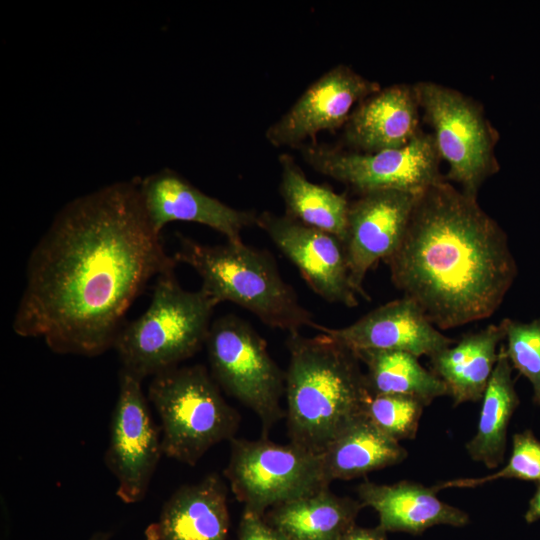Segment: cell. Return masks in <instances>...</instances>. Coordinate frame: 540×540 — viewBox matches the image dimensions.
Masks as SVG:
<instances>
[{
    "label": "cell",
    "mask_w": 540,
    "mask_h": 540,
    "mask_svg": "<svg viewBox=\"0 0 540 540\" xmlns=\"http://www.w3.org/2000/svg\"><path fill=\"white\" fill-rule=\"evenodd\" d=\"M144 210L136 180L65 205L30 253L12 328L57 354L96 357L113 348L148 283L174 271Z\"/></svg>",
    "instance_id": "1"
},
{
    "label": "cell",
    "mask_w": 540,
    "mask_h": 540,
    "mask_svg": "<svg viewBox=\"0 0 540 540\" xmlns=\"http://www.w3.org/2000/svg\"><path fill=\"white\" fill-rule=\"evenodd\" d=\"M385 262L394 286L441 330L490 317L518 274L504 230L444 176L419 194Z\"/></svg>",
    "instance_id": "2"
},
{
    "label": "cell",
    "mask_w": 540,
    "mask_h": 540,
    "mask_svg": "<svg viewBox=\"0 0 540 540\" xmlns=\"http://www.w3.org/2000/svg\"><path fill=\"white\" fill-rule=\"evenodd\" d=\"M285 373L290 443L315 454L363 416L371 396L356 354L329 335L288 334Z\"/></svg>",
    "instance_id": "3"
},
{
    "label": "cell",
    "mask_w": 540,
    "mask_h": 540,
    "mask_svg": "<svg viewBox=\"0 0 540 540\" xmlns=\"http://www.w3.org/2000/svg\"><path fill=\"white\" fill-rule=\"evenodd\" d=\"M176 262L190 266L200 277V289L217 304L232 302L269 327L300 332L317 324L286 283L271 254L239 242L202 244L178 235Z\"/></svg>",
    "instance_id": "4"
},
{
    "label": "cell",
    "mask_w": 540,
    "mask_h": 540,
    "mask_svg": "<svg viewBox=\"0 0 540 540\" xmlns=\"http://www.w3.org/2000/svg\"><path fill=\"white\" fill-rule=\"evenodd\" d=\"M217 305L201 289H184L174 271L159 275L147 309L116 337L121 370L143 380L179 366L205 345Z\"/></svg>",
    "instance_id": "5"
},
{
    "label": "cell",
    "mask_w": 540,
    "mask_h": 540,
    "mask_svg": "<svg viewBox=\"0 0 540 540\" xmlns=\"http://www.w3.org/2000/svg\"><path fill=\"white\" fill-rule=\"evenodd\" d=\"M148 400L160 419L163 455L189 466L214 445L235 438L239 428V413L201 364L153 376Z\"/></svg>",
    "instance_id": "6"
},
{
    "label": "cell",
    "mask_w": 540,
    "mask_h": 540,
    "mask_svg": "<svg viewBox=\"0 0 540 540\" xmlns=\"http://www.w3.org/2000/svg\"><path fill=\"white\" fill-rule=\"evenodd\" d=\"M413 86L438 152L449 165L445 178L477 197L482 184L499 169L495 129L479 104L460 91L432 81Z\"/></svg>",
    "instance_id": "7"
},
{
    "label": "cell",
    "mask_w": 540,
    "mask_h": 540,
    "mask_svg": "<svg viewBox=\"0 0 540 540\" xmlns=\"http://www.w3.org/2000/svg\"><path fill=\"white\" fill-rule=\"evenodd\" d=\"M205 346L212 377L222 389L259 418L263 436L283 416L285 374L268 352L265 340L238 316L215 319Z\"/></svg>",
    "instance_id": "8"
},
{
    "label": "cell",
    "mask_w": 540,
    "mask_h": 540,
    "mask_svg": "<svg viewBox=\"0 0 540 540\" xmlns=\"http://www.w3.org/2000/svg\"><path fill=\"white\" fill-rule=\"evenodd\" d=\"M229 442L224 476L245 510L265 515L276 505L329 488L320 454L265 436Z\"/></svg>",
    "instance_id": "9"
},
{
    "label": "cell",
    "mask_w": 540,
    "mask_h": 540,
    "mask_svg": "<svg viewBox=\"0 0 540 540\" xmlns=\"http://www.w3.org/2000/svg\"><path fill=\"white\" fill-rule=\"evenodd\" d=\"M299 149L314 170L359 194L385 189L421 193L443 177L434 136L423 131L403 147L373 153L317 142Z\"/></svg>",
    "instance_id": "10"
},
{
    "label": "cell",
    "mask_w": 540,
    "mask_h": 540,
    "mask_svg": "<svg viewBox=\"0 0 540 540\" xmlns=\"http://www.w3.org/2000/svg\"><path fill=\"white\" fill-rule=\"evenodd\" d=\"M141 382L120 370L105 452L106 466L118 481L116 495L127 504L145 498L163 455L161 428L153 421Z\"/></svg>",
    "instance_id": "11"
},
{
    "label": "cell",
    "mask_w": 540,
    "mask_h": 540,
    "mask_svg": "<svg viewBox=\"0 0 540 540\" xmlns=\"http://www.w3.org/2000/svg\"><path fill=\"white\" fill-rule=\"evenodd\" d=\"M381 87L351 67L339 64L314 81L265 133L274 147L299 148L322 131L344 127L356 106Z\"/></svg>",
    "instance_id": "12"
},
{
    "label": "cell",
    "mask_w": 540,
    "mask_h": 540,
    "mask_svg": "<svg viewBox=\"0 0 540 540\" xmlns=\"http://www.w3.org/2000/svg\"><path fill=\"white\" fill-rule=\"evenodd\" d=\"M256 225L298 269L322 299L349 308L358 305L352 287L345 244L336 236L289 216L268 211L257 214Z\"/></svg>",
    "instance_id": "13"
},
{
    "label": "cell",
    "mask_w": 540,
    "mask_h": 540,
    "mask_svg": "<svg viewBox=\"0 0 540 540\" xmlns=\"http://www.w3.org/2000/svg\"><path fill=\"white\" fill-rule=\"evenodd\" d=\"M420 193L385 189L359 194L350 202L345 249L353 289L363 288L368 271L387 260L401 244Z\"/></svg>",
    "instance_id": "14"
},
{
    "label": "cell",
    "mask_w": 540,
    "mask_h": 540,
    "mask_svg": "<svg viewBox=\"0 0 540 540\" xmlns=\"http://www.w3.org/2000/svg\"><path fill=\"white\" fill-rule=\"evenodd\" d=\"M325 333L353 352L397 350L431 357L453 345L455 340L442 334L410 298L385 303L356 322L341 328L316 324Z\"/></svg>",
    "instance_id": "15"
},
{
    "label": "cell",
    "mask_w": 540,
    "mask_h": 540,
    "mask_svg": "<svg viewBox=\"0 0 540 540\" xmlns=\"http://www.w3.org/2000/svg\"><path fill=\"white\" fill-rule=\"evenodd\" d=\"M137 183L144 210L158 234L168 223L184 221L205 225L227 241L239 242L242 230L256 225L255 212L233 208L205 194L172 170L164 169Z\"/></svg>",
    "instance_id": "16"
},
{
    "label": "cell",
    "mask_w": 540,
    "mask_h": 540,
    "mask_svg": "<svg viewBox=\"0 0 540 540\" xmlns=\"http://www.w3.org/2000/svg\"><path fill=\"white\" fill-rule=\"evenodd\" d=\"M413 85L381 88L361 101L344 125L348 150L373 153L407 145L422 130Z\"/></svg>",
    "instance_id": "17"
},
{
    "label": "cell",
    "mask_w": 540,
    "mask_h": 540,
    "mask_svg": "<svg viewBox=\"0 0 540 540\" xmlns=\"http://www.w3.org/2000/svg\"><path fill=\"white\" fill-rule=\"evenodd\" d=\"M230 516L227 488L217 473L180 486L165 501L145 540H227Z\"/></svg>",
    "instance_id": "18"
},
{
    "label": "cell",
    "mask_w": 540,
    "mask_h": 540,
    "mask_svg": "<svg viewBox=\"0 0 540 540\" xmlns=\"http://www.w3.org/2000/svg\"><path fill=\"white\" fill-rule=\"evenodd\" d=\"M356 491L364 507L378 513V525L386 532L420 535L435 525L463 527L469 523L468 514L441 501L433 486L408 480L394 484L364 481Z\"/></svg>",
    "instance_id": "19"
},
{
    "label": "cell",
    "mask_w": 540,
    "mask_h": 540,
    "mask_svg": "<svg viewBox=\"0 0 540 540\" xmlns=\"http://www.w3.org/2000/svg\"><path fill=\"white\" fill-rule=\"evenodd\" d=\"M504 340L501 320L429 357L432 371L445 383L454 406L482 399Z\"/></svg>",
    "instance_id": "20"
},
{
    "label": "cell",
    "mask_w": 540,
    "mask_h": 540,
    "mask_svg": "<svg viewBox=\"0 0 540 540\" xmlns=\"http://www.w3.org/2000/svg\"><path fill=\"white\" fill-rule=\"evenodd\" d=\"M364 505L329 488L270 509L265 519L288 540H340Z\"/></svg>",
    "instance_id": "21"
},
{
    "label": "cell",
    "mask_w": 540,
    "mask_h": 540,
    "mask_svg": "<svg viewBox=\"0 0 540 540\" xmlns=\"http://www.w3.org/2000/svg\"><path fill=\"white\" fill-rule=\"evenodd\" d=\"M320 455L326 479L331 483L399 464L407 458L408 452L363 415Z\"/></svg>",
    "instance_id": "22"
},
{
    "label": "cell",
    "mask_w": 540,
    "mask_h": 540,
    "mask_svg": "<svg viewBox=\"0 0 540 540\" xmlns=\"http://www.w3.org/2000/svg\"><path fill=\"white\" fill-rule=\"evenodd\" d=\"M512 366L502 343L498 359L482 397L476 434L466 444L469 456L487 468H497L504 459L507 431L520 399L512 379Z\"/></svg>",
    "instance_id": "23"
},
{
    "label": "cell",
    "mask_w": 540,
    "mask_h": 540,
    "mask_svg": "<svg viewBox=\"0 0 540 540\" xmlns=\"http://www.w3.org/2000/svg\"><path fill=\"white\" fill-rule=\"evenodd\" d=\"M279 192L286 215L313 228L327 232L345 243L349 204L344 194L309 181L289 154L279 157Z\"/></svg>",
    "instance_id": "24"
},
{
    "label": "cell",
    "mask_w": 540,
    "mask_h": 540,
    "mask_svg": "<svg viewBox=\"0 0 540 540\" xmlns=\"http://www.w3.org/2000/svg\"><path fill=\"white\" fill-rule=\"evenodd\" d=\"M367 367L366 380L371 395H405L426 407L434 399L449 396L445 383L424 368L418 357L397 350H362L354 352Z\"/></svg>",
    "instance_id": "25"
},
{
    "label": "cell",
    "mask_w": 540,
    "mask_h": 540,
    "mask_svg": "<svg viewBox=\"0 0 540 540\" xmlns=\"http://www.w3.org/2000/svg\"><path fill=\"white\" fill-rule=\"evenodd\" d=\"M426 406L405 395H371L365 403L364 416L381 432L400 442L416 437Z\"/></svg>",
    "instance_id": "26"
},
{
    "label": "cell",
    "mask_w": 540,
    "mask_h": 540,
    "mask_svg": "<svg viewBox=\"0 0 540 540\" xmlns=\"http://www.w3.org/2000/svg\"><path fill=\"white\" fill-rule=\"evenodd\" d=\"M498 479H518L540 483V441L531 430L516 433L507 464L495 473L479 478H460L434 485L438 492L447 488H473Z\"/></svg>",
    "instance_id": "27"
},
{
    "label": "cell",
    "mask_w": 540,
    "mask_h": 540,
    "mask_svg": "<svg viewBox=\"0 0 540 540\" xmlns=\"http://www.w3.org/2000/svg\"><path fill=\"white\" fill-rule=\"evenodd\" d=\"M502 322L509 362L531 383L533 402L540 406V318L529 322L505 318Z\"/></svg>",
    "instance_id": "28"
},
{
    "label": "cell",
    "mask_w": 540,
    "mask_h": 540,
    "mask_svg": "<svg viewBox=\"0 0 540 540\" xmlns=\"http://www.w3.org/2000/svg\"><path fill=\"white\" fill-rule=\"evenodd\" d=\"M238 540H288L271 526L264 515L243 510L239 524Z\"/></svg>",
    "instance_id": "29"
},
{
    "label": "cell",
    "mask_w": 540,
    "mask_h": 540,
    "mask_svg": "<svg viewBox=\"0 0 540 540\" xmlns=\"http://www.w3.org/2000/svg\"><path fill=\"white\" fill-rule=\"evenodd\" d=\"M387 533L379 525L376 527H351L340 540H388Z\"/></svg>",
    "instance_id": "30"
},
{
    "label": "cell",
    "mask_w": 540,
    "mask_h": 540,
    "mask_svg": "<svg viewBox=\"0 0 540 540\" xmlns=\"http://www.w3.org/2000/svg\"><path fill=\"white\" fill-rule=\"evenodd\" d=\"M524 518L527 523H534L540 519V483H537Z\"/></svg>",
    "instance_id": "31"
},
{
    "label": "cell",
    "mask_w": 540,
    "mask_h": 540,
    "mask_svg": "<svg viewBox=\"0 0 540 540\" xmlns=\"http://www.w3.org/2000/svg\"><path fill=\"white\" fill-rule=\"evenodd\" d=\"M111 533L108 531H97L93 533L88 540H109Z\"/></svg>",
    "instance_id": "32"
}]
</instances>
